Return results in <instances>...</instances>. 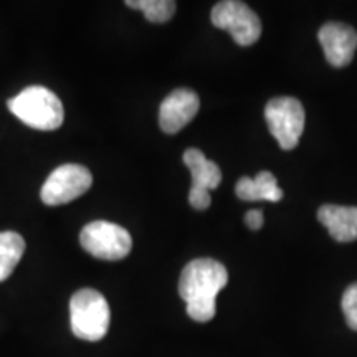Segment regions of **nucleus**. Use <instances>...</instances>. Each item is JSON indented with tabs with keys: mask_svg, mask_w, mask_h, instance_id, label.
Returning <instances> with one entry per match:
<instances>
[{
	"mask_svg": "<svg viewBox=\"0 0 357 357\" xmlns=\"http://www.w3.org/2000/svg\"><path fill=\"white\" fill-rule=\"evenodd\" d=\"M8 109L26 126L38 131H55L63 124L65 109L60 98L45 86H29L8 100Z\"/></svg>",
	"mask_w": 357,
	"mask_h": 357,
	"instance_id": "nucleus-2",
	"label": "nucleus"
},
{
	"mask_svg": "<svg viewBox=\"0 0 357 357\" xmlns=\"http://www.w3.org/2000/svg\"><path fill=\"white\" fill-rule=\"evenodd\" d=\"M70 319L75 336L91 342L100 341L109 328L111 312L108 301L96 289H79L71 296Z\"/></svg>",
	"mask_w": 357,
	"mask_h": 357,
	"instance_id": "nucleus-3",
	"label": "nucleus"
},
{
	"mask_svg": "<svg viewBox=\"0 0 357 357\" xmlns=\"http://www.w3.org/2000/svg\"><path fill=\"white\" fill-rule=\"evenodd\" d=\"M236 197L248 202L268 200V202H280L283 199V190L278 187L275 176L268 171H261L255 178L242 177L235 185Z\"/></svg>",
	"mask_w": 357,
	"mask_h": 357,
	"instance_id": "nucleus-12",
	"label": "nucleus"
},
{
	"mask_svg": "<svg viewBox=\"0 0 357 357\" xmlns=\"http://www.w3.org/2000/svg\"><path fill=\"white\" fill-rule=\"evenodd\" d=\"M199 109L197 93L189 88L174 89L159 108V126L164 132L176 134L197 116Z\"/></svg>",
	"mask_w": 357,
	"mask_h": 357,
	"instance_id": "nucleus-8",
	"label": "nucleus"
},
{
	"mask_svg": "<svg viewBox=\"0 0 357 357\" xmlns=\"http://www.w3.org/2000/svg\"><path fill=\"white\" fill-rule=\"evenodd\" d=\"M265 118L281 149L291 151L298 146L306 123L305 108L300 100L291 96L273 98L266 105Z\"/></svg>",
	"mask_w": 357,
	"mask_h": 357,
	"instance_id": "nucleus-5",
	"label": "nucleus"
},
{
	"mask_svg": "<svg viewBox=\"0 0 357 357\" xmlns=\"http://www.w3.org/2000/svg\"><path fill=\"white\" fill-rule=\"evenodd\" d=\"M184 164L192 176V187L195 190H213L220 185L222 172L215 162L205 158L202 151L190 147L184 153Z\"/></svg>",
	"mask_w": 357,
	"mask_h": 357,
	"instance_id": "nucleus-11",
	"label": "nucleus"
},
{
	"mask_svg": "<svg viewBox=\"0 0 357 357\" xmlns=\"http://www.w3.org/2000/svg\"><path fill=\"white\" fill-rule=\"evenodd\" d=\"M25 253V240L17 231L0 234V283L13 273Z\"/></svg>",
	"mask_w": 357,
	"mask_h": 357,
	"instance_id": "nucleus-13",
	"label": "nucleus"
},
{
	"mask_svg": "<svg viewBox=\"0 0 357 357\" xmlns=\"http://www.w3.org/2000/svg\"><path fill=\"white\" fill-rule=\"evenodd\" d=\"M318 38L329 65L342 68L351 63L357 48V32L352 26L331 22L321 26Z\"/></svg>",
	"mask_w": 357,
	"mask_h": 357,
	"instance_id": "nucleus-9",
	"label": "nucleus"
},
{
	"mask_svg": "<svg viewBox=\"0 0 357 357\" xmlns=\"http://www.w3.org/2000/svg\"><path fill=\"white\" fill-rule=\"evenodd\" d=\"M212 24L217 29L229 30L231 38L240 47H250L258 42L261 35L260 17L245 2L238 0H223L212 8Z\"/></svg>",
	"mask_w": 357,
	"mask_h": 357,
	"instance_id": "nucleus-6",
	"label": "nucleus"
},
{
	"mask_svg": "<svg viewBox=\"0 0 357 357\" xmlns=\"http://www.w3.org/2000/svg\"><path fill=\"white\" fill-rule=\"evenodd\" d=\"M189 202L195 211H205V208H208V205H211V194L205 190L190 189Z\"/></svg>",
	"mask_w": 357,
	"mask_h": 357,
	"instance_id": "nucleus-16",
	"label": "nucleus"
},
{
	"mask_svg": "<svg viewBox=\"0 0 357 357\" xmlns=\"http://www.w3.org/2000/svg\"><path fill=\"white\" fill-rule=\"evenodd\" d=\"M93 185V176L79 164H63L56 167L42 187L40 197L47 205H65L82 197Z\"/></svg>",
	"mask_w": 357,
	"mask_h": 357,
	"instance_id": "nucleus-7",
	"label": "nucleus"
},
{
	"mask_svg": "<svg viewBox=\"0 0 357 357\" xmlns=\"http://www.w3.org/2000/svg\"><path fill=\"white\" fill-rule=\"evenodd\" d=\"M126 6L141 10L153 24H164L172 19L177 3L172 0H128Z\"/></svg>",
	"mask_w": 357,
	"mask_h": 357,
	"instance_id": "nucleus-14",
	"label": "nucleus"
},
{
	"mask_svg": "<svg viewBox=\"0 0 357 357\" xmlns=\"http://www.w3.org/2000/svg\"><path fill=\"white\" fill-rule=\"evenodd\" d=\"M318 220L339 243L357 240V207L326 204L318 211Z\"/></svg>",
	"mask_w": 357,
	"mask_h": 357,
	"instance_id": "nucleus-10",
	"label": "nucleus"
},
{
	"mask_svg": "<svg viewBox=\"0 0 357 357\" xmlns=\"http://www.w3.org/2000/svg\"><path fill=\"white\" fill-rule=\"evenodd\" d=\"M79 243L89 255L108 261L123 260L132 250L129 231L118 223L106 220L88 223L79 234Z\"/></svg>",
	"mask_w": 357,
	"mask_h": 357,
	"instance_id": "nucleus-4",
	"label": "nucleus"
},
{
	"mask_svg": "<svg viewBox=\"0 0 357 357\" xmlns=\"http://www.w3.org/2000/svg\"><path fill=\"white\" fill-rule=\"evenodd\" d=\"M229 283V271L212 258L192 260L182 270L178 294L187 305V314L197 323H208L215 316L217 294Z\"/></svg>",
	"mask_w": 357,
	"mask_h": 357,
	"instance_id": "nucleus-1",
	"label": "nucleus"
},
{
	"mask_svg": "<svg viewBox=\"0 0 357 357\" xmlns=\"http://www.w3.org/2000/svg\"><path fill=\"white\" fill-rule=\"evenodd\" d=\"M245 222H247L248 229L260 230L263 227V222H265V218H263L261 211H257V208H253V211L247 212V215H245Z\"/></svg>",
	"mask_w": 357,
	"mask_h": 357,
	"instance_id": "nucleus-17",
	"label": "nucleus"
},
{
	"mask_svg": "<svg viewBox=\"0 0 357 357\" xmlns=\"http://www.w3.org/2000/svg\"><path fill=\"white\" fill-rule=\"evenodd\" d=\"M341 306L349 328L357 331V283H352L342 294Z\"/></svg>",
	"mask_w": 357,
	"mask_h": 357,
	"instance_id": "nucleus-15",
	"label": "nucleus"
}]
</instances>
